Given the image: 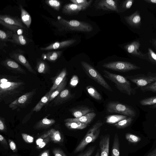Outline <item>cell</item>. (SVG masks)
Returning a JSON list of instances; mask_svg holds the SVG:
<instances>
[{
  "label": "cell",
  "mask_w": 156,
  "mask_h": 156,
  "mask_svg": "<svg viewBox=\"0 0 156 156\" xmlns=\"http://www.w3.org/2000/svg\"><path fill=\"white\" fill-rule=\"evenodd\" d=\"M0 20H2L9 24L14 25L25 28L22 21L19 18L7 15H1Z\"/></svg>",
  "instance_id": "23"
},
{
  "label": "cell",
  "mask_w": 156,
  "mask_h": 156,
  "mask_svg": "<svg viewBox=\"0 0 156 156\" xmlns=\"http://www.w3.org/2000/svg\"><path fill=\"white\" fill-rule=\"evenodd\" d=\"M67 82L66 77L64 78L62 82L57 87L51 94L49 102L52 101L64 89Z\"/></svg>",
  "instance_id": "30"
},
{
  "label": "cell",
  "mask_w": 156,
  "mask_h": 156,
  "mask_svg": "<svg viewBox=\"0 0 156 156\" xmlns=\"http://www.w3.org/2000/svg\"><path fill=\"white\" fill-rule=\"evenodd\" d=\"M62 53V51H54L49 52L43 56L44 59L50 62H54L58 58Z\"/></svg>",
  "instance_id": "31"
},
{
  "label": "cell",
  "mask_w": 156,
  "mask_h": 156,
  "mask_svg": "<svg viewBox=\"0 0 156 156\" xmlns=\"http://www.w3.org/2000/svg\"><path fill=\"white\" fill-rule=\"evenodd\" d=\"M92 3L84 5H78L73 3L66 4L63 7L62 12L65 15L69 16L75 15L80 11L86 9Z\"/></svg>",
  "instance_id": "12"
},
{
  "label": "cell",
  "mask_w": 156,
  "mask_h": 156,
  "mask_svg": "<svg viewBox=\"0 0 156 156\" xmlns=\"http://www.w3.org/2000/svg\"><path fill=\"white\" fill-rule=\"evenodd\" d=\"M126 78L137 87H142L156 81V73H148L146 75L139 74L134 76H128Z\"/></svg>",
  "instance_id": "9"
},
{
  "label": "cell",
  "mask_w": 156,
  "mask_h": 156,
  "mask_svg": "<svg viewBox=\"0 0 156 156\" xmlns=\"http://www.w3.org/2000/svg\"><path fill=\"white\" fill-rule=\"evenodd\" d=\"M9 34L1 30H0V38L1 40L3 41H12L9 39Z\"/></svg>",
  "instance_id": "45"
},
{
  "label": "cell",
  "mask_w": 156,
  "mask_h": 156,
  "mask_svg": "<svg viewBox=\"0 0 156 156\" xmlns=\"http://www.w3.org/2000/svg\"><path fill=\"white\" fill-rule=\"evenodd\" d=\"M133 120V117H128L126 119L114 124V126L118 128H124L129 126Z\"/></svg>",
  "instance_id": "33"
},
{
  "label": "cell",
  "mask_w": 156,
  "mask_h": 156,
  "mask_svg": "<svg viewBox=\"0 0 156 156\" xmlns=\"http://www.w3.org/2000/svg\"><path fill=\"white\" fill-rule=\"evenodd\" d=\"M58 20L62 28L67 31L90 32L93 30L91 24L85 22L76 20H67L61 17Z\"/></svg>",
  "instance_id": "3"
},
{
  "label": "cell",
  "mask_w": 156,
  "mask_h": 156,
  "mask_svg": "<svg viewBox=\"0 0 156 156\" xmlns=\"http://www.w3.org/2000/svg\"><path fill=\"white\" fill-rule=\"evenodd\" d=\"M12 37L13 42L17 44L24 45L27 44V40L22 35L13 34H12Z\"/></svg>",
  "instance_id": "35"
},
{
  "label": "cell",
  "mask_w": 156,
  "mask_h": 156,
  "mask_svg": "<svg viewBox=\"0 0 156 156\" xmlns=\"http://www.w3.org/2000/svg\"><path fill=\"white\" fill-rule=\"evenodd\" d=\"M0 23L6 28L15 32L17 34L21 35L22 33L23 28L20 27L8 24L1 20H0Z\"/></svg>",
  "instance_id": "34"
},
{
  "label": "cell",
  "mask_w": 156,
  "mask_h": 156,
  "mask_svg": "<svg viewBox=\"0 0 156 156\" xmlns=\"http://www.w3.org/2000/svg\"><path fill=\"white\" fill-rule=\"evenodd\" d=\"M96 114L93 112L89 113L78 118H67L64 120L65 122H79L88 124L96 116Z\"/></svg>",
  "instance_id": "18"
},
{
  "label": "cell",
  "mask_w": 156,
  "mask_h": 156,
  "mask_svg": "<svg viewBox=\"0 0 156 156\" xmlns=\"http://www.w3.org/2000/svg\"><path fill=\"white\" fill-rule=\"evenodd\" d=\"M11 156H17V155H12Z\"/></svg>",
  "instance_id": "59"
},
{
  "label": "cell",
  "mask_w": 156,
  "mask_h": 156,
  "mask_svg": "<svg viewBox=\"0 0 156 156\" xmlns=\"http://www.w3.org/2000/svg\"><path fill=\"white\" fill-rule=\"evenodd\" d=\"M140 43L138 41H135L127 44L124 47L125 49L129 54L140 59L149 61L147 53H144L139 50Z\"/></svg>",
  "instance_id": "10"
},
{
  "label": "cell",
  "mask_w": 156,
  "mask_h": 156,
  "mask_svg": "<svg viewBox=\"0 0 156 156\" xmlns=\"http://www.w3.org/2000/svg\"><path fill=\"white\" fill-rule=\"evenodd\" d=\"M70 2L73 3L78 5H84L87 4L89 3L92 2L93 0H70Z\"/></svg>",
  "instance_id": "49"
},
{
  "label": "cell",
  "mask_w": 156,
  "mask_h": 156,
  "mask_svg": "<svg viewBox=\"0 0 156 156\" xmlns=\"http://www.w3.org/2000/svg\"><path fill=\"white\" fill-rule=\"evenodd\" d=\"M72 97V95L69 90L64 89L51 101L49 106H55L62 105L70 100Z\"/></svg>",
  "instance_id": "15"
},
{
  "label": "cell",
  "mask_w": 156,
  "mask_h": 156,
  "mask_svg": "<svg viewBox=\"0 0 156 156\" xmlns=\"http://www.w3.org/2000/svg\"><path fill=\"white\" fill-rule=\"evenodd\" d=\"M21 50L18 49L13 51L9 55L16 62L24 66L27 70L31 73L36 74V72L34 69L25 57L21 53Z\"/></svg>",
  "instance_id": "11"
},
{
  "label": "cell",
  "mask_w": 156,
  "mask_h": 156,
  "mask_svg": "<svg viewBox=\"0 0 156 156\" xmlns=\"http://www.w3.org/2000/svg\"><path fill=\"white\" fill-rule=\"evenodd\" d=\"M65 125L71 129H82L86 128L87 124L79 122H65Z\"/></svg>",
  "instance_id": "32"
},
{
  "label": "cell",
  "mask_w": 156,
  "mask_h": 156,
  "mask_svg": "<svg viewBox=\"0 0 156 156\" xmlns=\"http://www.w3.org/2000/svg\"><path fill=\"white\" fill-rule=\"evenodd\" d=\"M36 89H34L25 93L9 104V107L12 110H20V108H26L31 103L33 97L36 93Z\"/></svg>",
  "instance_id": "6"
},
{
  "label": "cell",
  "mask_w": 156,
  "mask_h": 156,
  "mask_svg": "<svg viewBox=\"0 0 156 156\" xmlns=\"http://www.w3.org/2000/svg\"><path fill=\"white\" fill-rule=\"evenodd\" d=\"M120 143L119 136L115 134L113 143L111 156H120Z\"/></svg>",
  "instance_id": "27"
},
{
  "label": "cell",
  "mask_w": 156,
  "mask_h": 156,
  "mask_svg": "<svg viewBox=\"0 0 156 156\" xmlns=\"http://www.w3.org/2000/svg\"><path fill=\"white\" fill-rule=\"evenodd\" d=\"M7 130L5 119L2 117H0V131L1 132H5Z\"/></svg>",
  "instance_id": "48"
},
{
  "label": "cell",
  "mask_w": 156,
  "mask_h": 156,
  "mask_svg": "<svg viewBox=\"0 0 156 156\" xmlns=\"http://www.w3.org/2000/svg\"><path fill=\"white\" fill-rule=\"evenodd\" d=\"M1 64L12 72L15 74H27L26 71L15 61L9 58L2 61Z\"/></svg>",
  "instance_id": "14"
},
{
  "label": "cell",
  "mask_w": 156,
  "mask_h": 156,
  "mask_svg": "<svg viewBox=\"0 0 156 156\" xmlns=\"http://www.w3.org/2000/svg\"><path fill=\"white\" fill-rule=\"evenodd\" d=\"M86 89L89 94L94 98L97 100L101 99L102 97L100 93L92 86H87Z\"/></svg>",
  "instance_id": "36"
},
{
  "label": "cell",
  "mask_w": 156,
  "mask_h": 156,
  "mask_svg": "<svg viewBox=\"0 0 156 156\" xmlns=\"http://www.w3.org/2000/svg\"><path fill=\"white\" fill-rule=\"evenodd\" d=\"M36 69L40 73L45 74L49 73L50 68L46 62L41 60L37 62Z\"/></svg>",
  "instance_id": "26"
},
{
  "label": "cell",
  "mask_w": 156,
  "mask_h": 156,
  "mask_svg": "<svg viewBox=\"0 0 156 156\" xmlns=\"http://www.w3.org/2000/svg\"><path fill=\"white\" fill-rule=\"evenodd\" d=\"M45 2L48 5L57 11L59 10L61 6V2L58 0H47L45 1Z\"/></svg>",
  "instance_id": "39"
},
{
  "label": "cell",
  "mask_w": 156,
  "mask_h": 156,
  "mask_svg": "<svg viewBox=\"0 0 156 156\" xmlns=\"http://www.w3.org/2000/svg\"><path fill=\"white\" fill-rule=\"evenodd\" d=\"M124 18L126 22L133 27L137 28L141 24V17L138 11H136L129 16H124Z\"/></svg>",
  "instance_id": "17"
},
{
  "label": "cell",
  "mask_w": 156,
  "mask_h": 156,
  "mask_svg": "<svg viewBox=\"0 0 156 156\" xmlns=\"http://www.w3.org/2000/svg\"><path fill=\"white\" fill-rule=\"evenodd\" d=\"M67 74V70L65 68L63 69L61 72L56 76L51 78L53 85L49 91L51 94L53 91L62 82L66 77Z\"/></svg>",
  "instance_id": "20"
},
{
  "label": "cell",
  "mask_w": 156,
  "mask_h": 156,
  "mask_svg": "<svg viewBox=\"0 0 156 156\" xmlns=\"http://www.w3.org/2000/svg\"><path fill=\"white\" fill-rule=\"evenodd\" d=\"M79 81V79L78 76L76 75H73L71 78L70 82V85L73 87H75L78 84Z\"/></svg>",
  "instance_id": "50"
},
{
  "label": "cell",
  "mask_w": 156,
  "mask_h": 156,
  "mask_svg": "<svg viewBox=\"0 0 156 156\" xmlns=\"http://www.w3.org/2000/svg\"><path fill=\"white\" fill-rule=\"evenodd\" d=\"M0 142L5 148H8V145L7 142L5 137L1 135H0Z\"/></svg>",
  "instance_id": "53"
},
{
  "label": "cell",
  "mask_w": 156,
  "mask_h": 156,
  "mask_svg": "<svg viewBox=\"0 0 156 156\" xmlns=\"http://www.w3.org/2000/svg\"><path fill=\"white\" fill-rule=\"evenodd\" d=\"M80 63L83 70L89 76L108 90L112 91L111 87L94 67L84 61H81Z\"/></svg>",
  "instance_id": "5"
},
{
  "label": "cell",
  "mask_w": 156,
  "mask_h": 156,
  "mask_svg": "<svg viewBox=\"0 0 156 156\" xmlns=\"http://www.w3.org/2000/svg\"><path fill=\"white\" fill-rule=\"evenodd\" d=\"M21 11V18L22 22L29 28L31 23V18L30 15L24 9L22 6H20Z\"/></svg>",
  "instance_id": "29"
},
{
  "label": "cell",
  "mask_w": 156,
  "mask_h": 156,
  "mask_svg": "<svg viewBox=\"0 0 156 156\" xmlns=\"http://www.w3.org/2000/svg\"><path fill=\"white\" fill-rule=\"evenodd\" d=\"M107 111L109 113H116L128 117H133L136 115L134 110L126 105L118 102H112L107 107Z\"/></svg>",
  "instance_id": "7"
},
{
  "label": "cell",
  "mask_w": 156,
  "mask_h": 156,
  "mask_svg": "<svg viewBox=\"0 0 156 156\" xmlns=\"http://www.w3.org/2000/svg\"><path fill=\"white\" fill-rule=\"evenodd\" d=\"M104 76L114 83L117 88L121 92L128 95H131L134 91L131 87L130 82L125 77L104 70Z\"/></svg>",
  "instance_id": "2"
},
{
  "label": "cell",
  "mask_w": 156,
  "mask_h": 156,
  "mask_svg": "<svg viewBox=\"0 0 156 156\" xmlns=\"http://www.w3.org/2000/svg\"><path fill=\"white\" fill-rule=\"evenodd\" d=\"M128 116L123 115H108L106 118V122L110 124H114L124 119Z\"/></svg>",
  "instance_id": "28"
},
{
  "label": "cell",
  "mask_w": 156,
  "mask_h": 156,
  "mask_svg": "<svg viewBox=\"0 0 156 156\" xmlns=\"http://www.w3.org/2000/svg\"><path fill=\"white\" fill-rule=\"evenodd\" d=\"M21 135L24 141L27 143H32L34 140V138L32 136L27 134L22 133Z\"/></svg>",
  "instance_id": "43"
},
{
  "label": "cell",
  "mask_w": 156,
  "mask_h": 156,
  "mask_svg": "<svg viewBox=\"0 0 156 156\" xmlns=\"http://www.w3.org/2000/svg\"><path fill=\"white\" fill-rule=\"evenodd\" d=\"M76 41L75 39H72L61 42H56L46 47L41 48L40 49L43 51L60 49L70 46L75 43Z\"/></svg>",
  "instance_id": "16"
},
{
  "label": "cell",
  "mask_w": 156,
  "mask_h": 156,
  "mask_svg": "<svg viewBox=\"0 0 156 156\" xmlns=\"http://www.w3.org/2000/svg\"><path fill=\"white\" fill-rule=\"evenodd\" d=\"M39 156H50L49 154V150H47L44 151L41 153Z\"/></svg>",
  "instance_id": "54"
},
{
  "label": "cell",
  "mask_w": 156,
  "mask_h": 156,
  "mask_svg": "<svg viewBox=\"0 0 156 156\" xmlns=\"http://www.w3.org/2000/svg\"><path fill=\"white\" fill-rule=\"evenodd\" d=\"M51 140L49 136L45 138L43 141L39 145L37 146L36 148L38 149H41L44 147Z\"/></svg>",
  "instance_id": "51"
},
{
  "label": "cell",
  "mask_w": 156,
  "mask_h": 156,
  "mask_svg": "<svg viewBox=\"0 0 156 156\" xmlns=\"http://www.w3.org/2000/svg\"><path fill=\"white\" fill-rule=\"evenodd\" d=\"M95 156H100V152L98 151L96 153Z\"/></svg>",
  "instance_id": "58"
},
{
  "label": "cell",
  "mask_w": 156,
  "mask_h": 156,
  "mask_svg": "<svg viewBox=\"0 0 156 156\" xmlns=\"http://www.w3.org/2000/svg\"><path fill=\"white\" fill-rule=\"evenodd\" d=\"M96 2L95 6L97 9L119 12L116 0H101Z\"/></svg>",
  "instance_id": "13"
},
{
  "label": "cell",
  "mask_w": 156,
  "mask_h": 156,
  "mask_svg": "<svg viewBox=\"0 0 156 156\" xmlns=\"http://www.w3.org/2000/svg\"><path fill=\"white\" fill-rule=\"evenodd\" d=\"M140 104L143 105H150L156 104V96L144 99L140 101Z\"/></svg>",
  "instance_id": "38"
},
{
  "label": "cell",
  "mask_w": 156,
  "mask_h": 156,
  "mask_svg": "<svg viewBox=\"0 0 156 156\" xmlns=\"http://www.w3.org/2000/svg\"><path fill=\"white\" fill-rule=\"evenodd\" d=\"M125 138L129 142L133 144H136L141 140L139 136L129 133L126 134Z\"/></svg>",
  "instance_id": "37"
},
{
  "label": "cell",
  "mask_w": 156,
  "mask_h": 156,
  "mask_svg": "<svg viewBox=\"0 0 156 156\" xmlns=\"http://www.w3.org/2000/svg\"><path fill=\"white\" fill-rule=\"evenodd\" d=\"M145 156H156V148Z\"/></svg>",
  "instance_id": "55"
},
{
  "label": "cell",
  "mask_w": 156,
  "mask_h": 156,
  "mask_svg": "<svg viewBox=\"0 0 156 156\" xmlns=\"http://www.w3.org/2000/svg\"><path fill=\"white\" fill-rule=\"evenodd\" d=\"M51 95L49 91L46 93L36 105L33 109V111L36 112L40 111L43 106L48 103Z\"/></svg>",
  "instance_id": "24"
},
{
  "label": "cell",
  "mask_w": 156,
  "mask_h": 156,
  "mask_svg": "<svg viewBox=\"0 0 156 156\" xmlns=\"http://www.w3.org/2000/svg\"><path fill=\"white\" fill-rule=\"evenodd\" d=\"M144 1L147 3L156 4V0H144Z\"/></svg>",
  "instance_id": "56"
},
{
  "label": "cell",
  "mask_w": 156,
  "mask_h": 156,
  "mask_svg": "<svg viewBox=\"0 0 156 156\" xmlns=\"http://www.w3.org/2000/svg\"><path fill=\"white\" fill-rule=\"evenodd\" d=\"M140 89L144 92L151 91L156 92V81L145 86L140 87Z\"/></svg>",
  "instance_id": "40"
},
{
  "label": "cell",
  "mask_w": 156,
  "mask_h": 156,
  "mask_svg": "<svg viewBox=\"0 0 156 156\" xmlns=\"http://www.w3.org/2000/svg\"><path fill=\"white\" fill-rule=\"evenodd\" d=\"M50 114L47 115L44 117L34 125V129L41 130L48 128L53 125L55 122V120L53 119H48Z\"/></svg>",
  "instance_id": "22"
},
{
  "label": "cell",
  "mask_w": 156,
  "mask_h": 156,
  "mask_svg": "<svg viewBox=\"0 0 156 156\" xmlns=\"http://www.w3.org/2000/svg\"><path fill=\"white\" fill-rule=\"evenodd\" d=\"M54 156H67L64 151L59 148H55L52 151Z\"/></svg>",
  "instance_id": "47"
},
{
  "label": "cell",
  "mask_w": 156,
  "mask_h": 156,
  "mask_svg": "<svg viewBox=\"0 0 156 156\" xmlns=\"http://www.w3.org/2000/svg\"><path fill=\"white\" fill-rule=\"evenodd\" d=\"M110 136L108 134L101 137L99 143L100 156H108Z\"/></svg>",
  "instance_id": "19"
},
{
  "label": "cell",
  "mask_w": 156,
  "mask_h": 156,
  "mask_svg": "<svg viewBox=\"0 0 156 156\" xmlns=\"http://www.w3.org/2000/svg\"><path fill=\"white\" fill-rule=\"evenodd\" d=\"M103 124L101 121H98L89 129L75 148L74 151L75 153L82 151L88 144L94 142L98 138L100 133L101 127Z\"/></svg>",
  "instance_id": "4"
},
{
  "label": "cell",
  "mask_w": 156,
  "mask_h": 156,
  "mask_svg": "<svg viewBox=\"0 0 156 156\" xmlns=\"http://www.w3.org/2000/svg\"><path fill=\"white\" fill-rule=\"evenodd\" d=\"M92 109L87 106L81 105L71 108L69 111L75 118H79L89 113L92 112Z\"/></svg>",
  "instance_id": "21"
},
{
  "label": "cell",
  "mask_w": 156,
  "mask_h": 156,
  "mask_svg": "<svg viewBox=\"0 0 156 156\" xmlns=\"http://www.w3.org/2000/svg\"><path fill=\"white\" fill-rule=\"evenodd\" d=\"M50 135L51 140L54 143H60L63 142V138L60 132L58 130L52 129L50 130Z\"/></svg>",
  "instance_id": "25"
},
{
  "label": "cell",
  "mask_w": 156,
  "mask_h": 156,
  "mask_svg": "<svg viewBox=\"0 0 156 156\" xmlns=\"http://www.w3.org/2000/svg\"><path fill=\"white\" fill-rule=\"evenodd\" d=\"M20 76H0V102L10 104L24 94L25 83Z\"/></svg>",
  "instance_id": "1"
},
{
  "label": "cell",
  "mask_w": 156,
  "mask_h": 156,
  "mask_svg": "<svg viewBox=\"0 0 156 156\" xmlns=\"http://www.w3.org/2000/svg\"><path fill=\"white\" fill-rule=\"evenodd\" d=\"M9 144L11 150L14 152L17 151V148L15 142L11 139H9Z\"/></svg>",
  "instance_id": "52"
},
{
  "label": "cell",
  "mask_w": 156,
  "mask_h": 156,
  "mask_svg": "<svg viewBox=\"0 0 156 156\" xmlns=\"http://www.w3.org/2000/svg\"><path fill=\"white\" fill-rule=\"evenodd\" d=\"M151 44L156 51V37L152 39Z\"/></svg>",
  "instance_id": "57"
},
{
  "label": "cell",
  "mask_w": 156,
  "mask_h": 156,
  "mask_svg": "<svg viewBox=\"0 0 156 156\" xmlns=\"http://www.w3.org/2000/svg\"><path fill=\"white\" fill-rule=\"evenodd\" d=\"M147 54L149 61L156 64V53L151 48H148Z\"/></svg>",
  "instance_id": "41"
},
{
  "label": "cell",
  "mask_w": 156,
  "mask_h": 156,
  "mask_svg": "<svg viewBox=\"0 0 156 156\" xmlns=\"http://www.w3.org/2000/svg\"><path fill=\"white\" fill-rule=\"evenodd\" d=\"M102 66L108 69L122 72H126L141 68L132 63L121 61L105 63L102 65Z\"/></svg>",
  "instance_id": "8"
},
{
  "label": "cell",
  "mask_w": 156,
  "mask_h": 156,
  "mask_svg": "<svg viewBox=\"0 0 156 156\" xmlns=\"http://www.w3.org/2000/svg\"><path fill=\"white\" fill-rule=\"evenodd\" d=\"M96 147V145L91 146L77 156H91L94 152Z\"/></svg>",
  "instance_id": "42"
},
{
  "label": "cell",
  "mask_w": 156,
  "mask_h": 156,
  "mask_svg": "<svg viewBox=\"0 0 156 156\" xmlns=\"http://www.w3.org/2000/svg\"><path fill=\"white\" fill-rule=\"evenodd\" d=\"M134 2V0H127L125 1L122 3V7L125 9H129L132 6Z\"/></svg>",
  "instance_id": "46"
},
{
  "label": "cell",
  "mask_w": 156,
  "mask_h": 156,
  "mask_svg": "<svg viewBox=\"0 0 156 156\" xmlns=\"http://www.w3.org/2000/svg\"><path fill=\"white\" fill-rule=\"evenodd\" d=\"M50 135V131H48L47 133L41 135L36 140V143L37 146L40 145L43 140L47 137L49 136Z\"/></svg>",
  "instance_id": "44"
}]
</instances>
